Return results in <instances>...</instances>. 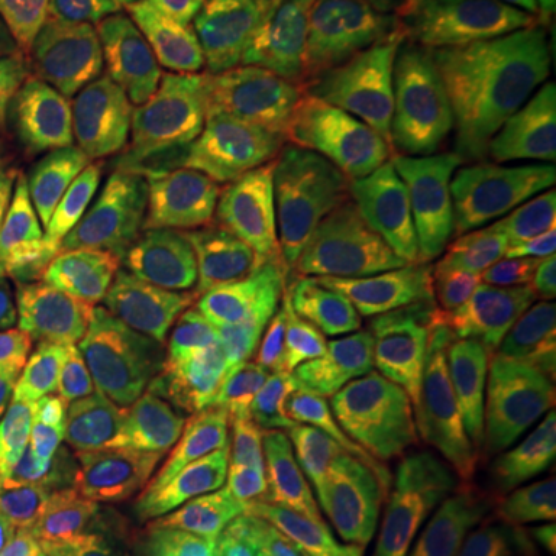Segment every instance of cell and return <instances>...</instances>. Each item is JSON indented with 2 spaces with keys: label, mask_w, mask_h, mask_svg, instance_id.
Here are the masks:
<instances>
[{
  "label": "cell",
  "mask_w": 556,
  "mask_h": 556,
  "mask_svg": "<svg viewBox=\"0 0 556 556\" xmlns=\"http://www.w3.org/2000/svg\"><path fill=\"white\" fill-rule=\"evenodd\" d=\"M412 232V149H325L313 182L266 217L260 291L248 298L236 340L298 356L338 343L328 321L343 334L346 325L365 331L371 300L399 273Z\"/></svg>",
  "instance_id": "1"
},
{
  "label": "cell",
  "mask_w": 556,
  "mask_h": 556,
  "mask_svg": "<svg viewBox=\"0 0 556 556\" xmlns=\"http://www.w3.org/2000/svg\"><path fill=\"white\" fill-rule=\"evenodd\" d=\"M294 358L229 340L186 412L121 485V504L146 497H204L241 519L276 479L294 427Z\"/></svg>",
  "instance_id": "2"
},
{
  "label": "cell",
  "mask_w": 556,
  "mask_h": 556,
  "mask_svg": "<svg viewBox=\"0 0 556 556\" xmlns=\"http://www.w3.org/2000/svg\"><path fill=\"white\" fill-rule=\"evenodd\" d=\"M556 309V266L417 223L399 273L371 303L365 334L396 340L430 365H460Z\"/></svg>",
  "instance_id": "3"
},
{
  "label": "cell",
  "mask_w": 556,
  "mask_h": 556,
  "mask_svg": "<svg viewBox=\"0 0 556 556\" xmlns=\"http://www.w3.org/2000/svg\"><path fill=\"white\" fill-rule=\"evenodd\" d=\"M65 152L146 195L207 139L204 93L179 47H139L97 35L56 105Z\"/></svg>",
  "instance_id": "4"
},
{
  "label": "cell",
  "mask_w": 556,
  "mask_h": 556,
  "mask_svg": "<svg viewBox=\"0 0 556 556\" xmlns=\"http://www.w3.org/2000/svg\"><path fill=\"white\" fill-rule=\"evenodd\" d=\"M547 334L551 318L455 365L430 417L439 452L485 479L522 529L556 519Z\"/></svg>",
  "instance_id": "5"
},
{
  "label": "cell",
  "mask_w": 556,
  "mask_h": 556,
  "mask_svg": "<svg viewBox=\"0 0 556 556\" xmlns=\"http://www.w3.org/2000/svg\"><path fill=\"white\" fill-rule=\"evenodd\" d=\"M266 207L217 152H199L142 204L146 273L179 321L248 303L257 288Z\"/></svg>",
  "instance_id": "6"
},
{
  "label": "cell",
  "mask_w": 556,
  "mask_h": 556,
  "mask_svg": "<svg viewBox=\"0 0 556 556\" xmlns=\"http://www.w3.org/2000/svg\"><path fill=\"white\" fill-rule=\"evenodd\" d=\"M556 0H408L387 38L417 149L479 130L501 75Z\"/></svg>",
  "instance_id": "7"
},
{
  "label": "cell",
  "mask_w": 556,
  "mask_h": 556,
  "mask_svg": "<svg viewBox=\"0 0 556 556\" xmlns=\"http://www.w3.org/2000/svg\"><path fill=\"white\" fill-rule=\"evenodd\" d=\"M294 358L291 457L387 460L424 445L439 368L396 340L362 334Z\"/></svg>",
  "instance_id": "8"
},
{
  "label": "cell",
  "mask_w": 556,
  "mask_h": 556,
  "mask_svg": "<svg viewBox=\"0 0 556 556\" xmlns=\"http://www.w3.org/2000/svg\"><path fill=\"white\" fill-rule=\"evenodd\" d=\"M214 152L239 170L263 207L281 211L313 182L321 130L285 65L248 25L192 47Z\"/></svg>",
  "instance_id": "9"
},
{
  "label": "cell",
  "mask_w": 556,
  "mask_h": 556,
  "mask_svg": "<svg viewBox=\"0 0 556 556\" xmlns=\"http://www.w3.org/2000/svg\"><path fill=\"white\" fill-rule=\"evenodd\" d=\"M16 232L43 294L62 309L149 285L142 199L72 152H60L31 186Z\"/></svg>",
  "instance_id": "10"
},
{
  "label": "cell",
  "mask_w": 556,
  "mask_h": 556,
  "mask_svg": "<svg viewBox=\"0 0 556 556\" xmlns=\"http://www.w3.org/2000/svg\"><path fill=\"white\" fill-rule=\"evenodd\" d=\"M415 226L433 223L556 266V149L510 130L412 146Z\"/></svg>",
  "instance_id": "11"
},
{
  "label": "cell",
  "mask_w": 556,
  "mask_h": 556,
  "mask_svg": "<svg viewBox=\"0 0 556 556\" xmlns=\"http://www.w3.org/2000/svg\"><path fill=\"white\" fill-rule=\"evenodd\" d=\"M0 455V529L22 556H84L109 517L87 485V460L62 405L53 353L40 346Z\"/></svg>",
  "instance_id": "12"
},
{
  "label": "cell",
  "mask_w": 556,
  "mask_h": 556,
  "mask_svg": "<svg viewBox=\"0 0 556 556\" xmlns=\"http://www.w3.org/2000/svg\"><path fill=\"white\" fill-rule=\"evenodd\" d=\"M254 22L321 134L350 146H396L412 134L399 80L380 50L338 35L298 0L260 7Z\"/></svg>",
  "instance_id": "13"
},
{
  "label": "cell",
  "mask_w": 556,
  "mask_h": 556,
  "mask_svg": "<svg viewBox=\"0 0 556 556\" xmlns=\"http://www.w3.org/2000/svg\"><path fill=\"white\" fill-rule=\"evenodd\" d=\"M244 522L276 556H396L390 501L353 457H291Z\"/></svg>",
  "instance_id": "14"
},
{
  "label": "cell",
  "mask_w": 556,
  "mask_h": 556,
  "mask_svg": "<svg viewBox=\"0 0 556 556\" xmlns=\"http://www.w3.org/2000/svg\"><path fill=\"white\" fill-rule=\"evenodd\" d=\"M371 470L390 501L396 556H489L522 532L510 504L437 445Z\"/></svg>",
  "instance_id": "15"
},
{
  "label": "cell",
  "mask_w": 556,
  "mask_h": 556,
  "mask_svg": "<svg viewBox=\"0 0 556 556\" xmlns=\"http://www.w3.org/2000/svg\"><path fill=\"white\" fill-rule=\"evenodd\" d=\"M179 316L159 294H130L97 303L78 318L53 353L56 383L78 442L93 452L118 399L139 368L177 331Z\"/></svg>",
  "instance_id": "16"
},
{
  "label": "cell",
  "mask_w": 556,
  "mask_h": 556,
  "mask_svg": "<svg viewBox=\"0 0 556 556\" xmlns=\"http://www.w3.org/2000/svg\"><path fill=\"white\" fill-rule=\"evenodd\" d=\"M204 340H207L204 321L179 325L155 350V356L139 368L127 393L118 399L87 464L90 495L109 514L121 504L124 479L159 445L167 427L174 424L179 405L189 396L192 383L199 378Z\"/></svg>",
  "instance_id": "17"
},
{
  "label": "cell",
  "mask_w": 556,
  "mask_h": 556,
  "mask_svg": "<svg viewBox=\"0 0 556 556\" xmlns=\"http://www.w3.org/2000/svg\"><path fill=\"white\" fill-rule=\"evenodd\" d=\"M241 517L204 497H146L118 504L84 556H229Z\"/></svg>",
  "instance_id": "18"
},
{
  "label": "cell",
  "mask_w": 556,
  "mask_h": 556,
  "mask_svg": "<svg viewBox=\"0 0 556 556\" xmlns=\"http://www.w3.org/2000/svg\"><path fill=\"white\" fill-rule=\"evenodd\" d=\"M97 35L100 0H0V38L53 115Z\"/></svg>",
  "instance_id": "19"
},
{
  "label": "cell",
  "mask_w": 556,
  "mask_h": 556,
  "mask_svg": "<svg viewBox=\"0 0 556 556\" xmlns=\"http://www.w3.org/2000/svg\"><path fill=\"white\" fill-rule=\"evenodd\" d=\"M479 127L522 134L556 149V10L501 75Z\"/></svg>",
  "instance_id": "20"
},
{
  "label": "cell",
  "mask_w": 556,
  "mask_h": 556,
  "mask_svg": "<svg viewBox=\"0 0 556 556\" xmlns=\"http://www.w3.org/2000/svg\"><path fill=\"white\" fill-rule=\"evenodd\" d=\"M241 20L229 0H100L102 38L139 47H199Z\"/></svg>",
  "instance_id": "21"
},
{
  "label": "cell",
  "mask_w": 556,
  "mask_h": 556,
  "mask_svg": "<svg viewBox=\"0 0 556 556\" xmlns=\"http://www.w3.org/2000/svg\"><path fill=\"white\" fill-rule=\"evenodd\" d=\"M60 152V121L43 102L0 115V260L10 257L22 201Z\"/></svg>",
  "instance_id": "22"
},
{
  "label": "cell",
  "mask_w": 556,
  "mask_h": 556,
  "mask_svg": "<svg viewBox=\"0 0 556 556\" xmlns=\"http://www.w3.org/2000/svg\"><path fill=\"white\" fill-rule=\"evenodd\" d=\"M306 13L365 50H380L408 10V0H298Z\"/></svg>",
  "instance_id": "23"
},
{
  "label": "cell",
  "mask_w": 556,
  "mask_h": 556,
  "mask_svg": "<svg viewBox=\"0 0 556 556\" xmlns=\"http://www.w3.org/2000/svg\"><path fill=\"white\" fill-rule=\"evenodd\" d=\"M31 358H35L31 340L22 338L10 325L0 321V455L13 430V420L20 415Z\"/></svg>",
  "instance_id": "24"
},
{
  "label": "cell",
  "mask_w": 556,
  "mask_h": 556,
  "mask_svg": "<svg viewBox=\"0 0 556 556\" xmlns=\"http://www.w3.org/2000/svg\"><path fill=\"white\" fill-rule=\"evenodd\" d=\"M31 102H40L38 93H35L31 80L25 78L13 50L7 47V40L0 38V115L25 109Z\"/></svg>",
  "instance_id": "25"
},
{
  "label": "cell",
  "mask_w": 556,
  "mask_h": 556,
  "mask_svg": "<svg viewBox=\"0 0 556 556\" xmlns=\"http://www.w3.org/2000/svg\"><path fill=\"white\" fill-rule=\"evenodd\" d=\"M489 556H556V519L526 526L501 551Z\"/></svg>",
  "instance_id": "26"
},
{
  "label": "cell",
  "mask_w": 556,
  "mask_h": 556,
  "mask_svg": "<svg viewBox=\"0 0 556 556\" xmlns=\"http://www.w3.org/2000/svg\"><path fill=\"white\" fill-rule=\"evenodd\" d=\"M547 396H551V433H554L556 467V313L551 316V334H547Z\"/></svg>",
  "instance_id": "27"
},
{
  "label": "cell",
  "mask_w": 556,
  "mask_h": 556,
  "mask_svg": "<svg viewBox=\"0 0 556 556\" xmlns=\"http://www.w3.org/2000/svg\"><path fill=\"white\" fill-rule=\"evenodd\" d=\"M229 556H276V554H269L266 547H260L257 541H236L232 544V551H229Z\"/></svg>",
  "instance_id": "28"
},
{
  "label": "cell",
  "mask_w": 556,
  "mask_h": 556,
  "mask_svg": "<svg viewBox=\"0 0 556 556\" xmlns=\"http://www.w3.org/2000/svg\"><path fill=\"white\" fill-rule=\"evenodd\" d=\"M229 3H236L239 10H260V7H269V3H276V0H229Z\"/></svg>",
  "instance_id": "29"
},
{
  "label": "cell",
  "mask_w": 556,
  "mask_h": 556,
  "mask_svg": "<svg viewBox=\"0 0 556 556\" xmlns=\"http://www.w3.org/2000/svg\"><path fill=\"white\" fill-rule=\"evenodd\" d=\"M7 303H10V291H7V285H3V278H0V316H3V309H7Z\"/></svg>",
  "instance_id": "30"
},
{
  "label": "cell",
  "mask_w": 556,
  "mask_h": 556,
  "mask_svg": "<svg viewBox=\"0 0 556 556\" xmlns=\"http://www.w3.org/2000/svg\"><path fill=\"white\" fill-rule=\"evenodd\" d=\"M10 551V538H7V532L0 529V554H7Z\"/></svg>",
  "instance_id": "31"
},
{
  "label": "cell",
  "mask_w": 556,
  "mask_h": 556,
  "mask_svg": "<svg viewBox=\"0 0 556 556\" xmlns=\"http://www.w3.org/2000/svg\"><path fill=\"white\" fill-rule=\"evenodd\" d=\"M0 556H10V551H7V554H0Z\"/></svg>",
  "instance_id": "32"
}]
</instances>
